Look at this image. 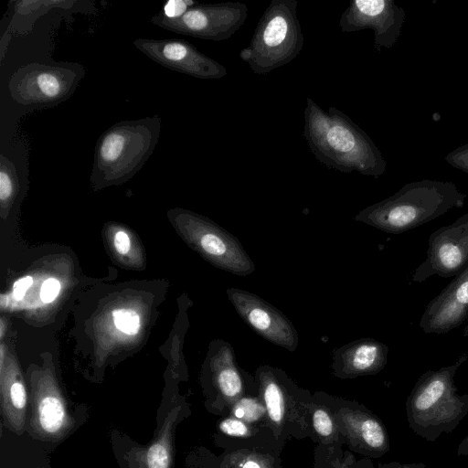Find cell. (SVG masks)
<instances>
[{
  "label": "cell",
  "instance_id": "1",
  "mask_svg": "<svg viewBox=\"0 0 468 468\" xmlns=\"http://www.w3.org/2000/svg\"><path fill=\"white\" fill-rule=\"evenodd\" d=\"M303 137L315 159L330 169L358 172L378 178L387 162L372 139L349 116L335 107L323 110L306 98Z\"/></svg>",
  "mask_w": 468,
  "mask_h": 468
},
{
  "label": "cell",
  "instance_id": "2",
  "mask_svg": "<svg viewBox=\"0 0 468 468\" xmlns=\"http://www.w3.org/2000/svg\"><path fill=\"white\" fill-rule=\"evenodd\" d=\"M466 194L452 182L421 180L408 183L394 195L362 209L355 220L379 230L399 234L463 207Z\"/></svg>",
  "mask_w": 468,
  "mask_h": 468
},
{
  "label": "cell",
  "instance_id": "3",
  "mask_svg": "<svg viewBox=\"0 0 468 468\" xmlns=\"http://www.w3.org/2000/svg\"><path fill=\"white\" fill-rule=\"evenodd\" d=\"M467 360L462 354L456 361L439 369H429L415 383L406 400L410 429L427 441L451 433L468 414V393L459 394L454 377Z\"/></svg>",
  "mask_w": 468,
  "mask_h": 468
},
{
  "label": "cell",
  "instance_id": "4",
  "mask_svg": "<svg viewBox=\"0 0 468 468\" xmlns=\"http://www.w3.org/2000/svg\"><path fill=\"white\" fill-rule=\"evenodd\" d=\"M162 119L158 115L119 122L99 137L90 180L105 186L133 177L154 153L158 143Z\"/></svg>",
  "mask_w": 468,
  "mask_h": 468
},
{
  "label": "cell",
  "instance_id": "5",
  "mask_svg": "<svg viewBox=\"0 0 468 468\" xmlns=\"http://www.w3.org/2000/svg\"><path fill=\"white\" fill-rule=\"evenodd\" d=\"M297 0H271L239 58L252 72L266 75L293 60L303 50L304 37L297 16Z\"/></svg>",
  "mask_w": 468,
  "mask_h": 468
},
{
  "label": "cell",
  "instance_id": "6",
  "mask_svg": "<svg viewBox=\"0 0 468 468\" xmlns=\"http://www.w3.org/2000/svg\"><path fill=\"white\" fill-rule=\"evenodd\" d=\"M82 65L72 62H34L18 68L8 90L18 104L29 109L52 107L68 100L84 76Z\"/></svg>",
  "mask_w": 468,
  "mask_h": 468
},
{
  "label": "cell",
  "instance_id": "7",
  "mask_svg": "<svg viewBox=\"0 0 468 468\" xmlns=\"http://www.w3.org/2000/svg\"><path fill=\"white\" fill-rule=\"evenodd\" d=\"M248 7L241 2L196 4L178 18L158 13L154 25L169 31L197 38L223 41L230 38L245 23Z\"/></svg>",
  "mask_w": 468,
  "mask_h": 468
},
{
  "label": "cell",
  "instance_id": "8",
  "mask_svg": "<svg viewBox=\"0 0 468 468\" xmlns=\"http://www.w3.org/2000/svg\"><path fill=\"white\" fill-rule=\"evenodd\" d=\"M468 268V213L431 234L425 260L411 280L422 282L432 276L455 277Z\"/></svg>",
  "mask_w": 468,
  "mask_h": 468
},
{
  "label": "cell",
  "instance_id": "9",
  "mask_svg": "<svg viewBox=\"0 0 468 468\" xmlns=\"http://www.w3.org/2000/svg\"><path fill=\"white\" fill-rule=\"evenodd\" d=\"M404 18V9L393 0H352L342 13L338 26L342 33L372 29L374 46L380 51L396 44Z\"/></svg>",
  "mask_w": 468,
  "mask_h": 468
},
{
  "label": "cell",
  "instance_id": "10",
  "mask_svg": "<svg viewBox=\"0 0 468 468\" xmlns=\"http://www.w3.org/2000/svg\"><path fill=\"white\" fill-rule=\"evenodd\" d=\"M134 47L149 58L167 69L201 80H218L227 69L183 39L137 38Z\"/></svg>",
  "mask_w": 468,
  "mask_h": 468
},
{
  "label": "cell",
  "instance_id": "11",
  "mask_svg": "<svg viewBox=\"0 0 468 468\" xmlns=\"http://www.w3.org/2000/svg\"><path fill=\"white\" fill-rule=\"evenodd\" d=\"M227 295L239 316L258 335L289 351L297 348V331L277 308L242 289L228 288Z\"/></svg>",
  "mask_w": 468,
  "mask_h": 468
},
{
  "label": "cell",
  "instance_id": "12",
  "mask_svg": "<svg viewBox=\"0 0 468 468\" xmlns=\"http://www.w3.org/2000/svg\"><path fill=\"white\" fill-rule=\"evenodd\" d=\"M468 320V268L426 306L420 321L426 334L449 333Z\"/></svg>",
  "mask_w": 468,
  "mask_h": 468
},
{
  "label": "cell",
  "instance_id": "13",
  "mask_svg": "<svg viewBox=\"0 0 468 468\" xmlns=\"http://www.w3.org/2000/svg\"><path fill=\"white\" fill-rule=\"evenodd\" d=\"M335 421L358 451L379 457L389 451V438L382 421L372 413L353 409H340Z\"/></svg>",
  "mask_w": 468,
  "mask_h": 468
},
{
  "label": "cell",
  "instance_id": "14",
  "mask_svg": "<svg viewBox=\"0 0 468 468\" xmlns=\"http://www.w3.org/2000/svg\"><path fill=\"white\" fill-rule=\"evenodd\" d=\"M388 347L373 338H361L335 350L333 368L341 378L374 375L388 362Z\"/></svg>",
  "mask_w": 468,
  "mask_h": 468
},
{
  "label": "cell",
  "instance_id": "15",
  "mask_svg": "<svg viewBox=\"0 0 468 468\" xmlns=\"http://www.w3.org/2000/svg\"><path fill=\"white\" fill-rule=\"evenodd\" d=\"M215 386L224 399L230 404L242 397L244 384L232 346L221 342L211 363Z\"/></svg>",
  "mask_w": 468,
  "mask_h": 468
},
{
  "label": "cell",
  "instance_id": "16",
  "mask_svg": "<svg viewBox=\"0 0 468 468\" xmlns=\"http://www.w3.org/2000/svg\"><path fill=\"white\" fill-rule=\"evenodd\" d=\"M34 425L45 436L56 437L69 426L66 406L59 396L45 394L34 406Z\"/></svg>",
  "mask_w": 468,
  "mask_h": 468
},
{
  "label": "cell",
  "instance_id": "17",
  "mask_svg": "<svg viewBox=\"0 0 468 468\" xmlns=\"http://www.w3.org/2000/svg\"><path fill=\"white\" fill-rule=\"evenodd\" d=\"M257 377L269 421L272 430L278 433L282 427L286 411L283 388L273 370L268 367L259 368Z\"/></svg>",
  "mask_w": 468,
  "mask_h": 468
},
{
  "label": "cell",
  "instance_id": "18",
  "mask_svg": "<svg viewBox=\"0 0 468 468\" xmlns=\"http://www.w3.org/2000/svg\"><path fill=\"white\" fill-rule=\"evenodd\" d=\"M224 468H273V465L263 454L239 451L227 456Z\"/></svg>",
  "mask_w": 468,
  "mask_h": 468
},
{
  "label": "cell",
  "instance_id": "19",
  "mask_svg": "<svg viewBox=\"0 0 468 468\" xmlns=\"http://www.w3.org/2000/svg\"><path fill=\"white\" fill-rule=\"evenodd\" d=\"M232 405L233 416L245 422L258 421L266 413L263 403L251 398L241 397Z\"/></svg>",
  "mask_w": 468,
  "mask_h": 468
},
{
  "label": "cell",
  "instance_id": "20",
  "mask_svg": "<svg viewBox=\"0 0 468 468\" xmlns=\"http://www.w3.org/2000/svg\"><path fill=\"white\" fill-rule=\"evenodd\" d=\"M313 426L317 435L324 441L337 438V423L335 417L323 408H316L312 415Z\"/></svg>",
  "mask_w": 468,
  "mask_h": 468
},
{
  "label": "cell",
  "instance_id": "21",
  "mask_svg": "<svg viewBox=\"0 0 468 468\" xmlns=\"http://www.w3.org/2000/svg\"><path fill=\"white\" fill-rule=\"evenodd\" d=\"M170 461L169 445L165 439L156 441L145 452L147 468H169Z\"/></svg>",
  "mask_w": 468,
  "mask_h": 468
},
{
  "label": "cell",
  "instance_id": "22",
  "mask_svg": "<svg viewBox=\"0 0 468 468\" xmlns=\"http://www.w3.org/2000/svg\"><path fill=\"white\" fill-rule=\"evenodd\" d=\"M112 318L116 328L127 335H136L140 329V317L133 310H114Z\"/></svg>",
  "mask_w": 468,
  "mask_h": 468
},
{
  "label": "cell",
  "instance_id": "23",
  "mask_svg": "<svg viewBox=\"0 0 468 468\" xmlns=\"http://www.w3.org/2000/svg\"><path fill=\"white\" fill-rule=\"evenodd\" d=\"M220 431L229 436L250 437L252 435V430L247 422L237 418H228L219 423Z\"/></svg>",
  "mask_w": 468,
  "mask_h": 468
},
{
  "label": "cell",
  "instance_id": "24",
  "mask_svg": "<svg viewBox=\"0 0 468 468\" xmlns=\"http://www.w3.org/2000/svg\"><path fill=\"white\" fill-rule=\"evenodd\" d=\"M445 160L454 168L468 174V144L461 145L449 153Z\"/></svg>",
  "mask_w": 468,
  "mask_h": 468
},
{
  "label": "cell",
  "instance_id": "25",
  "mask_svg": "<svg viewBox=\"0 0 468 468\" xmlns=\"http://www.w3.org/2000/svg\"><path fill=\"white\" fill-rule=\"evenodd\" d=\"M196 2L188 0H170L160 13L167 18L175 19L183 16Z\"/></svg>",
  "mask_w": 468,
  "mask_h": 468
},
{
  "label": "cell",
  "instance_id": "26",
  "mask_svg": "<svg viewBox=\"0 0 468 468\" xmlns=\"http://www.w3.org/2000/svg\"><path fill=\"white\" fill-rule=\"evenodd\" d=\"M60 291V283L55 278L46 280L40 290L41 300L45 303L52 302Z\"/></svg>",
  "mask_w": 468,
  "mask_h": 468
},
{
  "label": "cell",
  "instance_id": "27",
  "mask_svg": "<svg viewBox=\"0 0 468 468\" xmlns=\"http://www.w3.org/2000/svg\"><path fill=\"white\" fill-rule=\"evenodd\" d=\"M31 276H26L17 280L14 284V296L16 300H22L27 289L32 285Z\"/></svg>",
  "mask_w": 468,
  "mask_h": 468
},
{
  "label": "cell",
  "instance_id": "28",
  "mask_svg": "<svg viewBox=\"0 0 468 468\" xmlns=\"http://www.w3.org/2000/svg\"><path fill=\"white\" fill-rule=\"evenodd\" d=\"M114 246L120 254H126L129 251L131 247L130 239L124 231L121 230L115 234Z\"/></svg>",
  "mask_w": 468,
  "mask_h": 468
},
{
  "label": "cell",
  "instance_id": "29",
  "mask_svg": "<svg viewBox=\"0 0 468 468\" xmlns=\"http://www.w3.org/2000/svg\"><path fill=\"white\" fill-rule=\"evenodd\" d=\"M367 468H373L368 466ZM378 468H426V464L423 463H400L398 462H392L388 464L380 465Z\"/></svg>",
  "mask_w": 468,
  "mask_h": 468
},
{
  "label": "cell",
  "instance_id": "30",
  "mask_svg": "<svg viewBox=\"0 0 468 468\" xmlns=\"http://www.w3.org/2000/svg\"><path fill=\"white\" fill-rule=\"evenodd\" d=\"M457 456H467L468 455V434L463 439L457 448Z\"/></svg>",
  "mask_w": 468,
  "mask_h": 468
},
{
  "label": "cell",
  "instance_id": "31",
  "mask_svg": "<svg viewBox=\"0 0 468 468\" xmlns=\"http://www.w3.org/2000/svg\"><path fill=\"white\" fill-rule=\"evenodd\" d=\"M352 460L349 459L345 460L344 463H341L336 468H352Z\"/></svg>",
  "mask_w": 468,
  "mask_h": 468
},
{
  "label": "cell",
  "instance_id": "32",
  "mask_svg": "<svg viewBox=\"0 0 468 468\" xmlns=\"http://www.w3.org/2000/svg\"><path fill=\"white\" fill-rule=\"evenodd\" d=\"M463 336L468 337V320H467V324L463 331Z\"/></svg>",
  "mask_w": 468,
  "mask_h": 468
},
{
  "label": "cell",
  "instance_id": "33",
  "mask_svg": "<svg viewBox=\"0 0 468 468\" xmlns=\"http://www.w3.org/2000/svg\"><path fill=\"white\" fill-rule=\"evenodd\" d=\"M1 337H3L4 335V324H3V321H1Z\"/></svg>",
  "mask_w": 468,
  "mask_h": 468
}]
</instances>
